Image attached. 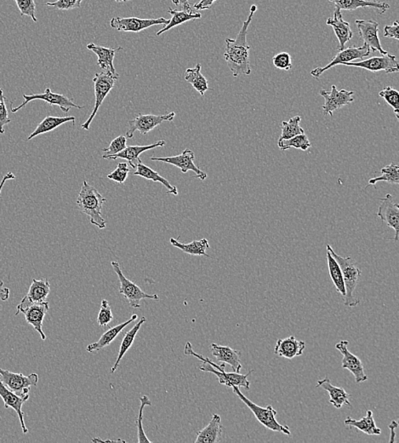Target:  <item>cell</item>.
I'll return each instance as SVG.
<instances>
[{
    "instance_id": "cell-1",
    "label": "cell",
    "mask_w": 399,
    "mask_h": 443,
    "mask_svg": "<svg viewBox=\"0 0 399 443\" xmlns=\"http://www.w3.org/2000/svg\"><path fill=\"white\" fill-rule=\"evenodd\" d=\"M257 6L253 5L250 8V14L247 20L243 22L241 29L235 39H227L226 49H225L224 58L227 62L229 69L232 75H250L251 73L250 64V46L247 43V33Z\"/></svg>"
},
{
    "instance_id": "cell-2",
    "label": "cell",
    "mask_w": 399,
    "mask_h": 443,
    "mask_svg": "<svg viewBox=\"0 0 399 443\" xmlns=\"http://www.w3.org/2000/svg\"><path fill=\"white\" fill-rule=\"evenodd\" d=\"M184 354L186 356H194L197 357L198 359L203 361V364L199 367L201 371L205 372H212L215 374L221 385L226 386L228 387H239L245 388L246 390H250V383L248 380V377L252 374L254 370H251L246 374H240L239 372H228L225 371V363L221 365H217L214 363L213 361L209 358L202 356L201 354H198L193 350L190 342H187L184 348Z\"/></svg>"
},
{
    "instance_id": "cell-3",
    "label": "cell",
    "mask_w": 399,
    "mask_h": 443,
    "mask_svg": "<svg viewBox=\"0 0 399 443\" xmlns=\"http://www.w3.org/2000/svg\"><path fill=\"white\" fill-rule=\"evenodd\" d=\"M106 201L97 188L84 181L79 197L76 201L77 208L81 213L86 214L90 219L91 223L99 228H105L106 222L102 215L103 204Z\"/></svg>"
},
{
    "instance_id": "cell-4",
    "label": "cell",
    "mask_w": 399,
    "mask_h": 443,
    "mask_svg": "<svg viewBox=\"0 0 399 443\" xmlns=\"http://www.w3.org/2000/svg\"><path fill=\"white\" fill-rule=\"evenodd\" d=\"M326 250L330 252L342 269L346 288V295L343 298H344L345 306L346 307H356L360 304V299L354 297V291H355L358 280H360L361 276L360 269L358 268L356 261L353 260L352 257H343L336 254L331 245L326 246Z\"/></svg>"
},
{
    "instance_id": "cell-5",
    "label": "cell",
    "mask_w": 399,
    "mask_h": 443,
    "mask_svg": "<svg viewBox=\"0 0 399 443\" xmlns=\"http://www.w3.org/2000/svg\"><path fill=\"white\" fill-rule=\"evenodd\" d=\"M232 391L237 396L247 407L250 409V411L254 413V417L262 426L268 428V430L279 432L286 435H290L291 432L290 428L286 426H283L278 422L276 419L277 411L272 407L271 405L268 406L267 408H262L260 406L254 404L252 401L247 398L243 395L239 387H232Z\"/></svg>"
},
{
    "instance_id": "cell-6",
    "label": "cell",
    "mask_w": 399,
    "mask_h": 443,
    "mask_svg": "<svg viewBox=\"0 0 399 443\" xmlns=\"http://www.w3.org/2000/svg\"><path fill=\"white\" fill-rule=\"evenodd\" d=\"M49 308L47 301L33 302L25 296L17 305L16 316L24 314L26 321L39 332L42 341H46L47 338L43 331V323Z\"/></svg>"
},
{
    "instance_id": "cell-7",
    "label": "cell",
    "mask_w": 399,
    "mask_h": 443,
    "mask_svg": "<svg viewBox=\"0 0 399 443\" xmlns=\"http://www.w3.org/2000/svg\"><path fill=\"white\" fill-rule=\"evenodd\" d=\"M114 272L119 277L120 287V293L127 298L131 307L138 309L140 307V301L143 299H151V300H160V297L157 294L150 295L140 289V287L132 282L131 280L124 276L120 265L118 262L113 261L111 263Z\"/></svg>"
},
{
    "instance_id": "cell-8",
    "label": "cell",
    "mask_w": 399,
    "mask_h": 443,
    "mask_svg": "<svg viewBox=\"0 0 399 443\" xmlns=\"http://www.w3.org/2000/svg\"><path fill=\"white\" fill-rule=\"evenodd\" d=\"M118 79H119V75H114L110 72L104 71L95 73L93 79L95 98V107L89 119L81 125V127H82L84 130H90L91 122L93 121L94 118L97 116L100 107L102 106L106 96L112 91L114 84H115V81Z\"/></svg>"
},
{
    "instance_id": "cell-9",
    "label": "cell",
    "mask_w": 399,
    "mask_h": 443,
    "mask_svg": "<svg viewBox=\"0 0 399 443\" xmlns=\"http://www.w3.org/2000/svg\"><path fill=\"white\" fill-rule=\"evenodd\" d=\"M0 380L18 396L29 397L30 388L38 385L39 376L37 374L26 376L0 368Z\"/></svg>"
},
{
    "instance_id": "cell-10",
    "label": "cell",
    "mask_w": 399,
    "mask_h": 443,
    "mask_svg": "<svg viewBox=\"0 0 399 443\" xmlns=\"http://www.w3.org/2000/svg\"><path fill=\"white\" fill-rule=\"evenodd\" d=\"M176 113L171 112L164 116H154V114H139L134 120L129 121V129L127 132V138H132L135 132H140V135H147V133L154 130L160 125L163 122H172L175 119Z\"/></svg>"
},
{
    "instance_id": "cell-11",
    "label": "cell",
    "mask_w": 399,
    "mask_h": 443,
    "mask_svg": "<svg viewBox=\"0 0 399 443\" xmlns=\"http://www.w3.org/2000/svg\"><path fill=\"white\" fill-rule=\"evenodd\" d=\"M371 53V50L369 49V47L364 44L360 47L354 46L346 47L345 49L340 51L339 53L336 54L335 57L332 59L330 64L324 66V68H317L312 70L311 75L313 78H315V79H319V78L322 75L325 71L333 68V66L343 65L346 64V62L355 61L358 60V59L364 60V58L368 57Z\"/></svg>"
},
{
    "instance_id": "cell-12",
    "label": "cell",
    "mask_w": 399,
    "mask_h": 443,
    "mask_svg": "<svg viewBox=\"0 0 399 443\" xmlns=\"http://www.w3.org/2000/svg\"><path fill=\"white\" fill-rule=\"evenodd\" d=\"M24 102L21 103L19 106L17 107V108H12L11 106V112L17 113V111H19L24 107L28 105V103L33 101V100H42V101L46 102L48 105L53 106H58L59 108L64 111V113H68L70 109H83V106H79L75 105V102L72 101L71 99L66 98L64 95L53 93L51 91L50 88H46V91L42 94H33L31 96H28L24 94Z\"/></svg>"
},
{
    "instance_id": "cell-13",
    "label": "cell",
    "mask_w": 399,
    "mask_h": 443,
    "mask_svg": "<svg viewBox=\"0 0 399 443\" xmlns=\"http://www.w3.org/2000/svg\"><path fill=\"white\" fill-rule=\"evenodd\" d=\"M169 20L164 17L158 19H142L138 17H113L110 21L111 28L121 32L139 33L155 25H167Z\"/></svg>"
},
{
    "instance_id": "cell-14",
    "label": "cell",
    "mask_w": 399,
    "mask_h": 443,
    "mask_svg": "<svg viewBox=\"0 0 399 443\" xmlns=\"http://www.w3.org/2000/svg\"><path fill=\"white\" fill-rule=\"evenodd\" d=\"M343 65L356 66V68L366 69L373 73L384 71L387 73H393L399 71L397 57L389 53L383 55L382 57H371L367 60H361V62H346Z\"/></svg>"
},
{
    "instance_id": "cell-15",
    "label": "cell",
    "mask_w": 399,
    "mask_h": 443,
    "mask_svg": "<svg viewBox=\"0 0 399 443\" xmlns=\"http://www.w3.org/2000/svg\"><path fill=\"white\" fill-rule=\"evenodd\" d=\"M319 93L321 97H323L325 100L324 105L323 106L324 116H333L335 111L349 105L354 101L353 91H338L335 86L331 87V91L321 90Z\"/></svg>"
},
{
    "instance_id": "cell-16",
    "label": "cell",
    "mask_w": 399,
    "mask_h": 443,
    "mask_svg": "<svg viewBox=\"0 0 399 443\" xmlns=\"http://www.w3.org/2000/svg\"><path fill=\"white\" fill-rule=\"evenodd\" d=\"M195 154L190 150H185L183 152L179 155L172 157H151V161H160L164 163L171 164L179 168L183 173H187L188 171H193L196 173L194 177L203 181L206 179L207 174L201 171L197 165L194 164Z\"/></svg>"
},
{
    "instance_id": "cell-17",
    "label": "cell",
    "mask_w": 399,
    "mask_h": 443,
    "mask_svg": "<svg viewBox=\"0 0 399 443\" xmlns=\"http://www.w3.org/2000/svg\"><path fill=\"white\" fill-rule=\"evenodd\" d=\"M380 201L378 217L387 226L393 228L395 232L393 239L397 242L399 239V205L394 202L393 195L390 194Z\"/></svg>"
},
{
    "instance_id": "cell-18",
    "label": "cell",
    "mask_w": 399,
    "mask_h": 443,
    "mask_svg": "<svg viewBox=\"0 0 399 443\" xmlns=\"http://www.w3.org/2000/svg\"><path fill=\"white\" fill-rule=\"evenodd\" d=\"M349 342L347 341H342L336 343L335 349L339 350L342 354V368L349 370L355 378L356 383H362L367 381L368 377L365 374L364 365L362 363L360 358L355 354L351 353L347 348Z\"/></svg>"
},
{
    "instance_id": "cell-19",
    "label": "cell",
    "mask_w": 399,
    "mask_h": 443,
    "mask_svg": "<svg viewBox=\"0 0 399 443\" xmlns=\"http://www.w3.org/2000/svg\"><path fill=\"white\" fill-rule=\"evenodd\" d=\"M355 24L360 38L363 39L364 44L369 47V49L372 51H379L382 55L387 54V51L384 50L380 44L378 22L373 20H356Z\"/></svg>"
},
{
    "instance_id": "cell-20",
    "label": "cell",
    "mask_w": 399,
    "mask_h": 443,
    "mask_svg": "<svg viewBox=\"0 0 399 443\" xmlns=\"http://www.w3.org/2000/svg\"><path fill=\"white\" fill-rule=\"evenodd\" d=\"M0 397L2 398L3 405L6 408H12L17 413L18 418L20 420V424L24 434L28 432L27 426H26L24 416L25 413L22 412V405L28 401L29 397H21L13 392L2 383L0 380Z\"/></svg>"
},
{
    "instance_id": "cell-21",
    "label": "cell",
    "mask_w": 399,
    "mask_h": 443,
    "mask_svg": "<svg viewBox=\"0 0 399 443\" xmlns=\"http://www.w3.org/2000/svg\"><path fill=\"white\" fill-rule=\"evenodd\" d=\"M326 24L334 29L335 35L339 42L337 50L340 51L345 49L346 44L352 39L353 33L349 22L343 19L342 10L335 9L334 16L328 18Z\"/></svg>"
},
{
    "instance_id": "cell-22",
    "label": "cell",
    "mask_w": 399,
    "mask_h": 443,
    "mask_svg": "<svg viewBox=\"0 0 399 443\" xmlns=\"http://www.w3.org/2000/svg\"><path fill=\"white\" fill-rule=\"evenodd\" d=\"M210 350L213 356L216 358L217 361L228 364L236 372H240L242 369L241 352L239 350L230 348L229 346H223L213 343L210 345Z\"/></svg>"
},
{
    "instance_id": "cell-23",
    "label": "cell",
    "mask_w": 399,
    "mask_h": 443,
    "mask_svg": "<svg viewBox=\"0 0 399 443\" xmlns=\"http://www.w3.org/2000/svg\"><path fill=\"white\" fill-rule=\"evenodd\" d=\"M166 141L165 140H160V141L155 142L150 144V145L127 147L120 153L113 154L112 156L106 158V160L124 159V160L128 161V164L131 165V168L135 169L140 162H142L140 159V154L146 152V151L156 149L158 147H164Z\"/></svg>"
},
{
    "instance_id": "cell-24",
    "label": "cell",
    "mask_w": 399,
    "mask_h": 443,
    "mask_svg": "<svg viewBox=\"0 0 399 443\" xmlns=\"http://www.w3.org/2000/svg\"><path fill=\"white\" fill-rule=\"evenodd\" d=\"M306 343L297 341L295 336H290L286 338L278 339L276 343L275 353L277 356L286 358V359H293L297 356H301L304 352Z\"/></svg>"
},
{
    "instance_id": "cell-25",
    "label": "cell",
    "mask_w": 399,
    "mask_h": 443,
    "mask_svg": "<svg viewBox=\"0 0 399 443\" xmlns=\"http://www.w3.org/2000/svg\"><path fill=\"white\" fill-rule=\"evenodd\" d=\"M333 3L336 9L341 10H355L360 8H373L379 15L386 12L390 9V6L386 2L371 1V0H328Z\"/></svg>"
},
{
    "instance_id": "cell-26",
    "label": "cell",
    "mask_w": 399,
    "mask_h": 443,
    "mask_svg": "<svg viewBox=\"0 0 399 443\" xmlns=\"http://www.w3.org/2000/svg\"><path fill=\"white\" fill-rule=\"evenodd\" d=\"M316 387H322L324 390L328 391L330 395V402L335 408H342L344 405L349 406V407L352 406L349 400L350 395L343 388L332 385L331 379L328 377L317 380Z\"/></svg>"
},
{
    "instance_id": "cell-27",
    "label": "cell",
    "mask_w": 399,
    "mask_h": 443,
    "mask_svg": "<svg viewBox=\"0 0 399 443\" xmlns=\"http://www.w3.org/2000/svg\"><path fill=\"white\" fill-rule=\"evenodd\" d=\"M87 49L98 55V65L105 72L112 73L114 75H119L116 73L113 66L114 57L115 54L122 50V47L116 48V49H111L103 46H97L93 43L89 44Z\"/></svg>"
},
{
    "instance_id": "cell-28",
    "label": "cell",
    "mask_w": 399,
    "mask_h": 443,
    "mask_svg": "<svg viewBox=\"0 0 399 443\" xmlns=\"http://www.w3.org/2000/svg\"><path fill=\"white\" fill-rule=\"evenodd\" d=\"M138 315H136V314H134V315H133L127 321H125V323H121L120 325H118V326L110 328V329L105 332L104 334L102 335V337L100 338L98 341L89 345L86 347V352L91 353L99 352V350L104 349L105 347L109 346L110 343H112L114 339H115L118 336H119L120 332L123 331L129 324H131V323H133V321L138 319Z\"/></svg>"
},
{
    "instance_id": "cell-29",
    "label": "cell",
    "mask_w": 399,
    "mask_h": 443,
    "mask_svg": "<svg viewBox=\"0 0 399 443\" xmlns=\"http://www.w3.org/2000/svg\"><path fill=\"white\" fill-rule=\"evenodd\" d=\"M221 434H223V424H221V417L218 415H213L208 426L197 432L195 443L219 442Z\"/></svg>"
},
{
    "instance_id": "cell-30",
    "label": "cell",
    "mask_w": 399,
    "mask_h": 443,
    "mask_svg": "<svg viewBox=\"0 0 399 443\" xmlns=\"http://www.w3.org/2000/svg\"><path fill=\"white\" fill-rule=\"evenodd\" d=\"M68 122H73V124L75 123V116H68V117H55V116H47L44 118V119L40 122L38 125V127H36L35 130L31 133L30 136L28 138V141L33 138H36L39 135L46 134V133L53 132L55 129L61 127L62 125L65 123H68Z\"/></svg>"
},
{
    "instance_id": "cell-31",
    "label": "cell",
    "mask_w": 399,
    "mask_h": 443,
    "mask_svg": "<svg viewBox=\"0 0 399 443\" xmlns=\"http://www.w3.org/2000/svg\"><path fill=\"white\" fill-rule=\"evenodd\" d=\"M344 424L346 426L356 428L358 431L364 432V433L369 435H380L382 434V431L376 426L371 410H368L366 416H364L360 420H355L351 418V417H347L344 420Z\"/></svg>"
},
{
    "instance_id": "cell-32",
    "label": "cell",
    "mask_w": 399,
    "mask_h": 443,
    "mask_svg": "<svg viewBox=\"0 0 399 443\" xmlns=\"http://www.w3.org/2000/svg\"><path fill=\"white\" fill-rule=\"evenodd\" d=\"M147 321V318L145 316L140 317V319L138 320V323L135 325L134 327L131 328V330H129L127 332H125V334L123 338V341L121 342L119 354H118V358L115 364H114L112 369H111V372L113 374L119 368L120 361L123 359L124 354L127 353L128 350L131 349V347L134 343L136 335H138L140 327H142V325L145 323Z\"/></svg>"
},
{
    "instance_id": "cell-33",
    "label": "cell",
    "mask_w": 399,
    "mask_h": 443,
    "mask_svg": "<svg viewBox=\"0 0 399 443\" xmlns=\"http://www.w3.org/2000/svg\"><path fill=\"white\" fill-rule=\"evenodd\" d=\"M135 176H139L143 177V179L153 181L154 183H160L166 188H167L168 194L178 195L179 191L176 186H172L165 177H163L157 172L154 171L153 169L149 168V166L144 165L142 162H140L138 166H136V171L134 172Z\"/></svg>"
},
{
    "instance_id": "cell-34",
    "label": "cell",
    "mask_w": 399,
    "mask_h": 443,
    "mask_svg": "<svg viewBox=\"0 0 399 443\" xmlns=\"http://www.w3.org/2000/svg\"><path fill=\"white\" fill-rule=\"evenodd\" d=\"M171 245L176 247L182 252L192 255V256H205L210 257L206 253V250L210 248L209 242L206 239H202L201 241H194L188 244L180 243L175 238L169 239Z\"/></svg>"
},
{
    "instance_id": "cell-35",
    "label": "cell",
    "mask_w": 399,
    "mask_h": 443,
    "mask_svg": "<svg viewBox=\"0 0 399 443\" xmlns=\"http://www.w3.org/2000/svg\"><path fill=\"white\" fill-rule=\"evenodd\" d=\"M169 13L171 15L172 18L169 20V22L167 25L165 26L160 31L157 33V36H160L162 33H165L166 31L169 30L173 28L176 27V26L182 25L184 22H187L188 21L199 19V18L202 17V15L197 11H187V10H176L169 9Z\"/></svg>"
},
{
    "instance_id": "cell-36",
    "label": "cell",
    "mask_w": 399,
    "mask_h": 443,
    "mask_svg": "<svg viewBox=\"0 0 399 443\" xmlns=\"http://www.w3.org/2000/svg\"><path fill=\"white\" fill-rule=\"evenodd\" d=\"M185 80L191 84L202 97H204L207 91L210 90L208 81L201 73V64H198L194 69H187L185 73Z\"/></svg>"
},
{
    "instance_id": "cell-37",
    "label": "cell",
    "mask_w": 399,
    "mask_h": 443,
    "mask_svg": "<svg viewBox=\"0 0 399 443\" xmlns=\"http://www.w3.org/2000/svg\"><path fill=\"white\" fill-rule=\"evenodd\" d=\"M50 291L49 280L46 278L36 280L33 279L28 293L26 296L29 300L33 302H40L46 301Z\"/></svg>"
},
{
    "instance_id": "cell-38",
    "label": "cell",
    "mask_w": 399,
    "mask_h": 443,
    "mask_svg": "<svg viewBox=\"0 0 399 443\" xmlns=\"http://www.w3.org/2000/svg\"><path fill=\"white\" fill-rule=\"evenodd\" d=\"M326 257L328 273H330L332 282L334 283L336 291L344 298L346 295V288L344 280H343L342 269L340 268L337 262L332 257V255L328 251H327L326 253Z\"/></svg>"
},
{
    "instance_id": "cell-39",
    "label": "cell",
    "mask_w": 399,
    "mask_h": 443,
    "mask_svg": "<svg viewBox=\"0 0 399 443\" xmlns=\"http://www.w3.org/2000/svg\"><path fill=\"white\" fill-rule=\"evenodd\" d=\"M382 172V176L373 177L369 179L368 186H374L380 181L383 182L389 183L390 184H398L399 183V168L397 162H393L389 165L380 170Z\"/></svg>"
},
{
    "instance_id": "cell-40",
    "label": "cell",
    "mask_w": 399,
    "mask_h": 443,
    "mask_svg": "<svg viewBox=\"0 0 399 443\" xmlns=\"http://www.w3.org/2000/svg\"><path fill=\"white\" fill-rule=\"evenodd\" d=\"M301 121V118L300 116L291 118L289 121H283L282 127H281L282 133H281L279 141L290 139L295 136L304 134V129L301 127L300 125Z\"/></svg>"
},
{
    "instance_id": "cell-41",
    "label": "cell",
    "mask_w": 399,
    "mask_h": 443,
    "mask_svg": "<svg viewBox=\"0 0 399 443\" xmlns=\"http://www.w3.org/2000/svg\"><path fill=\"white\" fill-rule=\"evenodd\" d=\"M278 145L279 149L283 151L288 150L290 147L306 151L312 146V144L310 143L308 136L304 133V134L295 136L288 140H281L278 142Z\"/></svg>"
},
{
    "instance_id": "cell-42",
    "label": "cell",
    "mask_w": 399,
    "mask_h": 443,
    "mask_svg": "<svg viewBox=\"0 0 399 443\" xmlns=\"http://www.w3.org/2000/svg\"><path fill=\"white\" fill-rule=\"evenodd\" d=\"M140 407L139 409V415L138 417V420H136V428H138V442H151L149 438L147 437L145 434V431H144L142 426V421H143V410L147 407V406H151V401L149 397L142 396L140 397Z\"/></svg>"
},
{
    "instance_id": "cell-43",
    "label": "cell",
    "mask_w": 399,
    "mask_h": 443,
    "mask_svg": "<svg viewBox=\"0 0 399 443\" xmlns=\"http://www.w3.org/2000/svg\"><path fill=\"white\" fill-rule=\"evenodd\" d=\"M379 96L393 109L395 116L399 119V92L394 88L387 87L380 92Z\"/></svg>"
},
{
    "instance_id": "cell-44",
    "label": "cell",
    "mask_w": 399,
    "mask_h": 443,
    "mask_svg": "<svg viewBox=\"0 0 399 443\" xmlns=\"http://www.w3.org/2000/svg\"><path fill=\"white\" fill-rule=\"evenodd\" d=\"M127 136L121 135L111 142L110 145L106 149L103 150L104 154L102 155L103 159L112 156L123 151L127 147Z\"/></svg>"
},
{
    "instance_id": "cell-45",
    "label": "cell",
    "mask_w": 399,
    "mask_h": 443,
    "mask_svg": "<svg viewBox=\"0 0 399 443\" xmlns=\"http://www.w3.org/2000/svg\"><path fill=\"white\" fill-rule=\"evenodd\" d=\"M113 320V316L109 302L106 299H103L98 316V323L100 327L105 328Z\"/></svg>"
},
{
    "instance_id": "cell-46",
    "label": "cell",
    "mask_w": 399,
    "mask_h": 443,
    "mask_svg": "<svg viewBox=\"0 0 399 443\" xmlns=\"http://www.w3.org/2000/svg\"><path fill=\"white\" fill-rule=\"evenodd\" d=\"M14 1L17 3L21 17L28 16L32 18L33 21H38L35 16L36 3L35 0H14Z\"/></svg>"
},
{
    "instance_id": "cell-47",
    "label": "cell",
    "mask_w": 399,
    "mask_h": 443,
    "mask_svg": "<svg viewBox=\"0 0 399 443\" xmlns=\"http://www.w3.org/2000/svg\"><path fill=\"white\" fill-rule=\"evenodd\" d=\"M131 169V165L128 163H120L117 168L108 175V179L118 183L123 184L127 181Z\"/></svg>"
},
{
    "instance_id": "cell-48",
    "label": "cell",
    "mask_w": 399,
    "mask_h": 443,
    "mask_svg": "<svg viewBox=\"0 0 399 443\" xmlns=\"http://www.w3.org/2000/svg\"><path fill=\"white\" fill-rule=\"evenodd\" d=\"M10 121L8 109H7L6 105V97L3 96L2 89L0 88V134L5 133V127Z\"/></svg>"
},
{
    "instance_id": "cell-49",
    "label": "cell",
    "mask_w": 399,
    "mask_h": 443,
    "mask_svg": "<svg viewBox=\"0 0 399 443\" xmlns=\"http://www.w3.org/2000/svg\"><path fill=\"white\" fill-rule=\"evenodd\" d=\"M272 64L275 68L282 70H290L292 69L290 55L288 53H280L275 55L272 58Z\"/></svg>"
},
{
    "instance_id": "cell-50",
    "label": "cell",
    "mask_w": 399,
    "mask_h": 443,
    "mask_svg": "<svg viewBox=\"0 0 399 443\" xmlns=\"http://www.w3.org/2000/svg\"><path fill=\"white\" fill-rule=\"evenodd\" d=\"M81 2L82 0H57L53 3H47L46 6L60 10H69L80 8Z\"/></svg>"
},
{
    "instance_id": "cell-51",
    "label": "cell",
    "mask_w": 399,
    "mask_h": 443,
    "mask_svg": "<svg viewBox=\"0 0 399 443\" xmlns=\"http://www.w3.org/2000/svg\"><path fill=\"white\" fill-rule=\"evenodd\" d=\"M399 25L398 21H395L393 25H387L384 28L383 36L386 38H393L396 40L399 39Z\"/></svg>"
},
{
    "instance_id": "cell-52",
    "label": "cell",
    "mask_w": 399,
    "mask_h": 443,
    "mask_svg": "<svg viewBox=\"0 0 399 443\" xmlns=\"http://www.w3.org/2000/svg\"><path fill=\"white\" fill-rule=\"evenodd\" d=\"M217 0H199L198 3H196L193 6V8L196 11L208 10L212 8L214 3Z\"/></svg>"
},
{
    "instance_id": "cell-53",
    "label": "cell",
    "mask_w": 399,
    "mask_h": 443,
    "mask_svg": "<svg viewBox=\"0 0 399 443\" xmlns=\"http://www.w3.org/2000/svg\"><path fill=\"white\" fill-rule=\"evenodd\" d=\"M10 291L8 287H5L2 280H0V300L6 301L10 298Z\"/></svg>"
},
{
    "instance_id": "cell-54",
    "label": "cell",
    "mask_w": 399,
    "mask_h": 443,
    "mask_svg": "<svg viewBox=\"0 0 399 443\" xmlns=\"http://www.w3.org/2000/svg\"><path fill=\"white\" fill-rule=\"evenodd\" d=\"M171 1L174 3V5H175L176 6H182L183 10H187V11L194 10L193 7H192L189 5V3H188V0H171Z\"/></svg>"
},
{
    "instance_id": "cell-55",
    "label": "cell",
    "mask_w": 399,
    "mask_h": 443,
    "mask_svg": "<svg viewBox=\"0 0 399 443\" xmlns=\"http://www.w3.org/2000/svg\"><path fill=\"white\" fill-rule=\"evenodd\" d=\"M398 427V424L396 422V421H391L389 426L390 433H391V437L389 441L390 443H393L395 442V437H396V434H395V430H396Z\"/></svg>"
},
{
    "instance_id": "cell-56",
    "label": "cell",
    "mask_w": 399,
    "mask_h": 443,
    "mask_svg": "<svg viewBox=\"0 0 399 443\" xmlns=\"http://www.w3.org/2000/svg\"><path fill=\"white\" fill-rule=\"evenodd\" d=\"M15 179H16V176H15L14 173L10 172L8 173H6V174L3 176L1 183H0V197H1V192L3 190V186H5V183H6V181Z\"/></svg>"
},
{
    "instance_id": "cell-57",
    "label": "cell",
    "mask_w": 399,
    "mask_h": 443,
    "mask_svg": "<svg viewBox=\"0 0 399 443\" xmlns=\"http://www.w3.org/2000/svg\"><path fill=\"white\" fill-rule=\"evenodd\" d=\"M114 1H116L118 3H121V2H127V1H130V0H114Z\"/></svg>"
}]
</instances>
